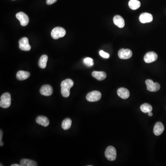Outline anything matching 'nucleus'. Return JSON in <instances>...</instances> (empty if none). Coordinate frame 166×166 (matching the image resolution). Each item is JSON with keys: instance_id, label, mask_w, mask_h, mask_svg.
Returning <instances> with one entry per match:
<instances>
[{"instance_id": "28", "label": "nucleus", "mask_w": 166, "mask_h": 166, "mask_svg": "<svg viewBox=\"0 0 166 166\" xmlns=\"http://www.w3.org/2000/svg\"><path fill=\"white\" fill-rule=\"evenodd\" d=\"M11 166H21V165H20V164H12L11 165Z\"/></svg>"}, {"instance_id": "21", "label": "nucleus", "mask_w": 166, "mask_h": 166, "mask_svg": "<svg viewBox=\"0 0 166 166\" xmlns=\"http://www.w3.org/2000/svg\"><path fill=\"white\" fill-rule=\"evenodd\" d=\"M128 5L131 9L136 10L140 7L141 3L138 0H130L129 2Z\"/></svg>"}, {"instance_id": "27", "label": "nucleus", "mask_w": 166, "mask_h": 166, "mask_svg": "<svg viewBox=\"0 0 166 166\" xmlns=\"http://www.w3.org/2000/svg\"><path fill=\"white\" fill-rule=\"evenodd\" d=\"M2 131L1 130V132H0V145L1 146H3V144L2 142Z\"/></svg>"}, {"instance_id": "8", "label": "nucleus", "mask_w": 166, "mask_h": 166, "mask_svg": "<svg viewBox=\"0 0 166 166\" xmlns=\"http://www.w3.org/2000/svg\"><path fill=\"white\" fill-rule=\"evenodd\" d=\"M133 52L130 49H121L118 52V57L123 60L128 59L132 57Z\"/></svg>"}, {"instance_id": "15", "label": "nucleus", "mask_w": 166, "mask_h": 166, "mask_svg": "<svg viewBox=\"0 0 166 166\" xmlns=\"http://www.w3.org/2000/svg\"><path fill=\"white\" fill-rule=\"evenodd\" d=\"M118 95L122 99H128L130 96L129 91L125 88H120L117 90Z\"/></svg>"}, {"instance_id": "11", "label": "nucleus", "mask_w": 166, "mask_h": 166, "mask_svg": "<svg viewBox=\"0 0 166 166\" xmlns=\"http://www.w3.org/2000/svg\"><path fill=\"white\" fill-rule=\"evenodd\" d=\"M40 92L42 95L49 96L53 94V89L50 85H43L40 88Z\"/></svg>"}, {"instance_id": "13", "label": "nucleus", "mask_w": 166, "mask_h": 166, "mask_svg": "<svg viewBox=\"0 0 166 166\" xmlns=\"http://www.w3.org/2000/svg\"><path fill=\"white\" fill-rule=\"evenodd\" d=\"M164 130V126L163 124L160 122L156 123L154 128V133L156 136H159L161 135Z\"/></svg>"}, {"instance_id": "10", "label": "nucleus", "mask_w": 166, "mask_h": 166, "mask_svg": "<svg viewBox=\"0 0 166 166\" xmlns=\"http://www.w3.org/2000/svg\"><path fill=\"white\" fill-rule=\"evenodd\" d=\"M158 55L154 52L147 53L144 57V61L147 63H151L157 59Z\"/></svg>"}, {"instance_id": "16", "label": "nucleus", "mask_w": 166, "mask_h": 166, "mask_svg": "<svg viewBox=\"0 0 166 166\" xmlns=\"http://www.w3.org/2000/svg\"><path fill=\"white\" fill-rule=\"evenodd\" d=\"M36 122L38 124L41 125L42 126L47 127L49 124L48 119L44 116H38L36 119Z\"/></svg>"}, {"instance_id": "4", "label": "nucleus", "mask_w": 166, "mask_h": 166, "mask_svg": "<svg viewBox=\"0 0 166 166\" xmlns=\"http://www.w3.org/2000/svg\"><path fill=\"white\" fill-rule=\"evenodd\" d=\"M105 156L109 161H113L116 159L117 153L115 148L112 146H109L107 148L105 152Z\"/></svg>"}, {"instance_id": "17", "label": "nucleus", "mask_w": 166, "mask_h": 166, "mask_svg": "<svg viewBox=\"0 0 166 166\" xmlns=\"http://www.w3.org/2000/svg\"><path fill=\"white\" fill-rule=\"evenodd\" d=\"M92 76L98 80L101 81L105 80L107 77V74L104 72L94 71L92 73Z\"/></svg>"}, {"instance_id": "5", "label": "nucleus", "mask_w": 166, "mask_h": 166, "mask_svg": "<svg viewBox=\"0 0 166 166\" xmlns=\"http://www.w3.org/2000/svg\"><path fill=\"white\" fill-rule=\"evenodd\" d=\"M101 97V94L98 91H94L89 92L86 96L87 100L90 102H94L98 101L100 100Z\"/></svg>"}, {"instance_id": "25", "label": "nucleus", "mask_w": 166, "mask_h": 166, "mask_svg": "<svg viewBox=\"0 0 166 166\" xmlns=\"http://www.w3.org/2000/svg\"><path fill=\"white\" fill-rule=\"evenodd\" d=\"M99 54L102 57L104 58H109V54L105 52L103 50L100 51Z\"/></svg>"}, {"instance_id": "9", "label": "nucleus", "mask_w": 166, "mask_h": 166, "mask_svg": "<svg viewBox=\"0 0 166 166\" xmlns=\"http://www.w3.org/2000/svg\"><path fill=\"white\" fill-rule=\"evenodd\" d=\"M19 48L21 50L24 51H29L31 49L29 43V40L26 37L22 38L19 41Z\"/></svg>"}, {"instance_id": "23", "label": "nucleus", "mask_w": 166, "mask_h": 166, "mask_svg": "<svg viewBox=\"0 0 166 166\" xmlns=\"http://www.w3.org/2000/svg\"><path fill=\"white\" fill-rule=\"evenodd\" d=\"M140 109L143 113H149V112H152V107L149 104L145 103L141 106Z\"/></svg>"}, {"instance_id": "3", "label": "nucleus", "mask_w": 166, "mask_h": 166, "mask_svg": "<svg viewBox=\"0 0 166 166\" xmlns=\"http://www.w3.org/2000/svg\"><path fill=\"white\" fill-rule=\"evenodd\" d=\"M66 33V30L63 28L61 27H55L51 31V37L54 39H57L64 37Z\"/></svg>"}, {"instance_id": "1", "label": "nucleus", "mask_w": 166, "mask_h": 166, "mask_svg": "<svg viewBox=\"0 0 166 166\" xmlns=\"http://www.w3.org/2000/svg\"><path fill=\"white\" fill-rule=\"evenodd\" d=\"M74 83L71 79L67 78L61 83V93L64 97H67L70 95V90L73 86Z\"/></svg>"}, {"instance_id": "6", "label": "nucleus", "mask_w": 166, "mask_h": 166, "mask_svg": "<svg viewBox=\"0 0 166 166\" xmlns=\"http://www.w3.org/2000/svg\"><path fill=\"white\" fill-rule=\"evenodd\" d=\"M147 89L151 92H156L160 89V85L157 83H154L151 80H147L145 81Z\"/></svg>"}, {"instance_id": "22", "label": "nucleus", "mask_w": 166, "mask_h": 166, "mask_svg": "<svg viewBox=\"0 0 166 166\" xmlns=\"http://www.w3.org/2000/svg\"><path fill=\"white\" fill-rule=\"evenodd\" d=\"M72 123V121L70 118H66L63 120L62 122V128L65 130L69 129L71 128Z\"/></svg>"}, {"instance_id": "7", "label": "nucleus", "mask_w": 166, "mask_h": 166, "mask_svg": "<svg viewBox=\"0 0 166 166\" xmlns=\"http://www.w3.org/2000/svg\"><path fill=\"white\" fill-rule=\"evenodd\" d=\"M16 17L18 20L20 21V24L22 26H25L28 24L29 22V17L25 13L23 12H19L16 15Z\"/></svg>"}, {"instance_id": "30", "label": "nucleus", "mask_w": 166, "mask_h": 166, "mask_svg": "<svg viewBox=\"0 0 166 166\" xmlns=\"http://www.w3.org/2000/svg\"><path fill=\"white\" fill-rule=\"evenodd\" d=\"M13 1H14V0H13Z\"/></svg>"}, {"instance_id": "2", "label": "nucleus", "mask_w": 166, "mask_h": 166, "mask_svg": "<svg viewBox=\"0 0 166 166\" xmlns=\"http://www.w3.org/2000/svg\"><path fill=\"white\" fill-rule=\"evenodd\" d=\"M0 106L4 109H7L10 106L11 104V97L10 94L7 92L2 94L1 96Z\"/></svg>"}, {"instance_id": "18", "label": "nucleus", "mask_w": 166, "mask_h": 166, "mask_svg": "<svg viewBox=\"0 0 166 166\" xmlns=\"http://www.w3.org/2000/svg\"><path fill=\"white\" fill-rule=\"evenodd\" d=\"M30 73L24 71H19L16 74V77L19 80H24L29 78Z\"/></svg>"}, {"instance_id": "14", "label": "nucleus", "mask_w": 166, "mask_h": 166, "mask_svg": "<svg viewBox=\"0 0 166 166\" xmlns=\"http://www.w3.org/2000/svg\"><path fill=\"white\" fill-rule=\"evenodd\" d=\"M114 23L116 26L118 27L122 28L125 26V21L123 18L121 16L115 15L113 19Z\"/></svg>"}, {"instance_id": "29", "label": "nucleus", "mask_w": 166, "mask_h": 166, "mask_svg": "<svg viewBox=\"0 0 166 166\" xmlns=\"http://www.w3.org/2000/svg\"><path fill=\"white\" fill-rule=\"evenodd\" d=\"M148 115L149 116H152L153 115V114L152 112H149V113H148Z\"/></svg>"}, {"instance_id": "26", "label": "nucleus", "mask_w": 166, "mask_h": 166, "mask_svg": "<svg viewBox=\"0 0 166 166\" xmlns=\"http://www.w3.org/2000/svg\"><path fill=\"white\" fill-rule=\"evenodd\" d=\"M57 1V0H46V3L49 5H52L55 3Z\"/></svg>"}, {"instance_id": "20", "label": "nucleus", "mask_w": 166, "mask_h": 166, "mask_svg": "<svg viewBox=\"0 0 166 166\" xmlns=\"http://www.w3.org/2000/svg\"><path fill=\"white\" fill-rule=\"evenodd\" d=\"M48 56L46 55H43L40 57V59L39 60L38 66L40 68L42 69H44L46 67L47 65V61H48Z\"/></svg>"}, {"instance_id": "12", "label": "nucleus", "mask_w": 166, "mask_h": 166, "mask_svg": "<svg viewBox=\"0 0 166 166\" xmlns=\"http://www.w3.org/2000/svg\"><path fill=\"white\" fill-rule=\"evenodd\" d=\"M139 21L143 24L150 23L153 20V16L152 14L147 13H144L139 16Z\"/></svg>"}, {"instance_id": "19", "label": "nucleus", "mask_w": 166, "mask_h": 166, "mask_svg": "<svg viewBox=\"0 0 166 166\" xmlns=\"http://www.w3.org/2000/svg\"><path fill=\"white\" fill-rule=\"evenodd\" d=\"M20 165L21 166H37V162L28 159H23L20 161Z\"/></svg>"}, {"instance_id": "24", "label": "nucleus", "mask_w": 166, "mask_h": 166, "mask_svg": "<svg viewBox=\"0 0 166 166\" xmlns=\"http://www.w3.org/2000/svg\"><path fill=\"white\" fill-rule=\"evenodd\" d=\"M84 64L86 66H88L89 67H92L94 65V62H93V59L92 58L90 57L86 58L84 59Z\"/></svg>"}]
</instances>
